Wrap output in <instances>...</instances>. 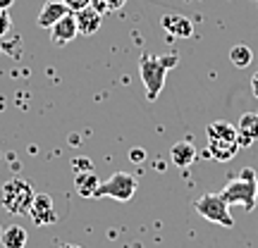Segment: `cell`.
Masks as SVG:
<instances>
[{"mask_svg": "<svg viewBox=\"0 0 258 248\" xmlns=\"http://www.w3.org/2000/svg\"><path fill=\"white\" fill-rule=\"evenodd\" d=\"M179 62V55L170 53V55H151L144 53L139 57V74H141V84L146 89V98L148 101H156L163 86H165L167 72Z\"/></svg>", "mask_w": 258, "mask_h": 248, "instance_id": "obj_1", "label": "cell"}, {"mask_svg": "<svg viewBox=\"0 0 258 248\" xmlns=\"http://www.w3.org/2000/svg\"><path fill=\"white\" fill-rule=\"evenodd\" d=\"M220 196L225 198L227 205H241L246 212H251L256 208V201H258V177L251 167H244L239 177L230 179L225 189L220 191Z\"/></svg>", "mask_w": 258, "mask_h": 248, "instance_id": "obj_2", "label": "cell"}, {"mask_svg": "<svg viewBox=\"0 0 258 248\" xmlns=\"http://www.w3.org/2000/svg\"><path fill=\"white\" fill-rule=\"evenodd\" d=\"M34 186L29 184L27 179L22 177H12L10 182L3 184L0 189V205L10 212V215H24L31 208V201H34Z\"/></svg>", "mask_w": 258, "mask_h": 248, "instance_id": "obj_3", "label": "cell"}, {"mask_svg": "<svg viewBox=\"0 0 258 248\" xmlns=\"http://www.w3.org/2000/svg\"><path fill=\"white\" fill-rule=\"evenodd\" d=\"M194 208H196V212L201 215L203 220L213 222V224H220V227H232L234 224L230 215V205L225 203L220 193H206V196H201L199 201L194 203Z\"/></svg>", "mask_w": 258, "mask_h": 248, "instance_id": "obj_4", "label": "cell"}, {"mask_svg": "<svg viewBox=\"0 0 258 248\" xmlns=\"http://www.w3.org/2000/svg\"><path fill=\"white\" fill-rule=\"evenodd\" d=\"M137 179L127 172H115L110 179H105L98 184L96 189V196L93 198H115V201H132L134 198V193H137Z\"/></svg>", "mask_w": 258, "mask_h": 248, "instance_id": "obj_5", "label": "cell"}, {"mask_svg": "<svg viewBox=\"0 0 258 248\" xmlns=\"http://www.w3.org/2000/svg\"><path fill=\"white\" fill-rule=\"evenodd\" d=\"M29 217L34 224L38 227H50L57 222V212L55 205H53V198L48 193H36L34 201H31V208H29Z\"/></svg>", "mask_w": 258, "mask_h": 248, "instance_id": "obj_6", "label": "cell"}, {"mask_svg": "<svg viewBox=\"0 0 258 248\" xmlns=\"http://www.w3.org/2000/svg\"><path fill=\"white\" fill-rule=\"evenodd\" d=\"M79 36V29H77V19H74V12L64 15L62 19H57L55 24L50 27V41L55 46H67L70 41Z\"/></svg>", "mask_w": 258, "mask_h": 248, "instance_id": "obj_7", "label": "cell"}, {"mask_svg": "<svg viewBox=\"0 0 258 248\" xmlns=\"http://www.w3.org/2000/svg\"><path fill=\"white\" fill-rule=\"evenodd\" d=\"M196 157H199V150L191 141H177L175 146L170 148V160L179 170H189L196 162Z\"/></svg>", "mask_w": 258, "mask_h": 248, "instance_id": "obj_8", "label": "cell"}, {"mask_svg": "<svg viewBox=\"0 0 258 248\" xmlns=\"http://www.w3.org/2000/svg\"><path fill=\"white\" fill-rule=\"evenodd\" d=\"M64 15H70V8L64 5L62 0H46L43 8H41V12H38L36 24L41 29H50L57 19H62Z\"/></svg>", "mask_w": 258, "mask_h": 248, "instance_id": "obj_9", "label": "cell"}, {"mask_svg": "<svg viewBox=\"0 0 258 248\" xmlns=\"http://www.w3.org/2000/svg\"><path fill=\"white\" fill-rule=\"evenodd\" d=\"M253 141H258V112H246L237 127V143L239 148H249Z\"/></svg>", "mask_w": 258, "mask_h": 248, "instance_id": "obj_10", "label": "cell"}, {"mask_svg": "<svg viewBox=\"0 0 258 248\" xmlns=\"http://www.w3.org/2000/svg\"><path fill=\"white\" fill-rule=\"evenodd\" d=\"M160 24L172 38H191L194 36V24L191 19L184 15H165L160 19Z\"/></svg>", "mask_w": 258, "mask_h": 248, "instance_id": "obj_11", "label": "cell"}, {"mask_svg": "<svg viewBox=\"0 0 258 248\" xmlns=\"http://www.w3.org/2000/svg\"><path fill=\"white\" fill-rule=\"evenodd\" d=\"M74 19H77V29H79V34H82V36H91V34H96V31L101 29L103 15H98V12L89 5V8L74 12Z\"/></svg>", "mask_w": 258, "mask_h": 248, "instance_id": "obj_12", "label": "cell"}, {"mask_svg": "<svg viewBox=\"0 0 258 248\" xmlns=\"http://www.w3.org/2000/svg\"><path fill=\"white\" fill-rule=\"evenodd\" d=\"M206 134H208V141H230V143H237V127L225 120L211 122L208 129H206ZM237 146H239V143H237Z\"/></svg>", "mask_w": 258, "mask_h": 248, "instance_id": "obj_13", "label": "cell"}, {"mask_svg": "<svg viewBox=\"0 0 258 248\" xmlns=\"http://www.w3.org/2000/svg\"><path fill=\"white\" fill-rule=\"evenodd\" d=\"M98 184H101V179L96 177V172H93V170L77 172V177H74V189H77V193H79V196H84V198H93V196H96Z\"/></svg>", "mask_w": 258, "mask_h": 248, "instance_id": "obj_14", "label": "cell"}, {"mask_svg": "<svg viewBox=\"0 0 258 248\" xmlns=\"http://www.w3.org/2000/svg\"><path fill=\"white\" fill-rule=\"evenodd\" d=\"M0 241H3V248H24L29 241V234L24 227L10 224V227H5V231L0 234Z\"/></svg>", "mask_w": 258, "mask_h": 248, "instance_id": "obj_15", "label": "cell"}, {"mask_svg": "<svg viewBox=\"0 0 258 248\" xmlns=\"http://www.w3.org/2000/svg\"><path fill=\"white\" fill-rule=\"evenodd\" d=\"M239 146L237 143H230V141H208V155L220 160V162H227L237 155Z\"/></svg>", "mask_w": 258, "mask_h": 248, "instance_id": "obj_16", "label": "cell"}, {"mask_svg": "<svg viewBox=\"0 0 258 248\" xmlns=\"http://www.w3.org/2000/svg\"><path fill=\"white\" fill-rule=\"evenodd\" d=\"M230 60H232V64H234V67L244 69V67H249V64L253 62V50H251L249 46L239 43V46H234L230 50Z\"/></svg>", "mask_w": 258, "mask_h": 248, "instance_id": "obj_17", "label": "cell"}, {"mask_svg": "<svg viewBox=\"0 0 258 248\" xmlns=\"http://www.w3.org/2000/svg\"><path fill=\"white\" fill-rule=\"evenodd\" d=\"M10 29H12V19H10V12H8V10H0V38L5 36Z\"/></svg>", "mask_w": 258, "mask_h": 248, "instance_id": "obj_18", "label": "cell"}, {"mask_svg": "<svg viewBox=\"0 0 258 248\" xmlns=\"http://www.w3.org/2000/svg\"><path fill=\"white\" fill-rule=\"evenodd\" d=\"M72 167L77 172H86V170H93L91 167V160L89 157H74L72 160Z\"/></svg>", "mask_w": 258, "mask_h": 248, "instance_id": "obj_19", "label": "cell"}, {"mask_svg": "<svg viewBox=\"0 0 258 248\" xmlns=\"http://www.w3.org/2000/svg\"><path fill=\"white\" fill-rule=\"evenodd\" d=\"M62 3L70 8V12H79V10L89 8V0H62Z\"/></svg>", "mask_w": 258, "mask_h": 248, "instance_id": "obj_20", "label": "cell"}, {"mask_svg": "<svg viewBox=\"0 0 258 248\" xmlns=\"http://www.w3.org/2000/svg\"><path fill=\"white\" fill-rule=\"evenodd\" d=\"M89 5H91L98 15H105V12H110V8H108V0H89Z\"/></svg>", "mask_w": 258, "mask_h": 248, "instance_id": "obj_21", "label": "cell"}, {"mask_svg": "<svg viewBox=\"0 0 258 248\" xmlns=\"http://www.w3.org/2000/svg\"><path fill=\"white\" fill-rule=\"evenodd\" d=\"M129 160H132V162H144V160H146V150H144V148H132V150H129Z\"/></svg>", "mask_w": 258, "mask_h": 248, "instance_id": "obj_22", "label": "cell"}, {"mask_svg": "<svg viewBox=\"0 0 258 248\" xmlns=\"http://www.w3.org/2000/svg\"><path fill=\"white\" fill-rule=\"evenodd\" d=\"M251 91H253V98L258 101V72L251 76Z\"/></svg>", "mask_w": 258, "mask_h": 248, "instance_id": "obj_23", "label": "cell"}, {"mask_svg": "<svg viewBox=\"0 0 258 248\" xmlns=\"http://www.w3.org/2000/svg\"><path fill=\"white\" fill-rule=\"evenodd\" d=\"M124 3H127V0H108V8L110 10H122L124 8Z\"/></svg>", "mask_w": 258, "mask_h": 248, "instance_id": "obj_24", "label": "cell"}, {"mask_svg": "<svg viewBox=\"0 0 258 248\" xmlns=\"http://www.w3.org/2000/svg\"><path fill=\"white\" fill-rule=\"evenodd\" d=\"M15 5V0H0V10H10Z\"/></svg>", "mask_w": 258, "mask_h": 248, "instance_id": "obj_25", "label": "cell"}, {"mask_svg": "<svg viewBox=\"0 0 258 248\" xmlns=\"http://www.w3.org/2000/svg\"><path fill=\"white\" fill-rule=\"evenodd\" d=\"M57 248H82V246H77V243H60Z\"/></svg>", "mask_w": 258, "mask_h": 248, "instance_id": "obj_26", "label": "cell"}]
</instances>
